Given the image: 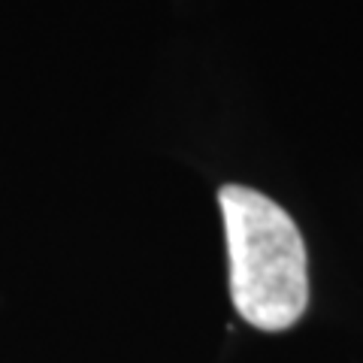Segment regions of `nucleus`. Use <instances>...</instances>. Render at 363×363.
Returning <instances> with one entry per match:
<instances>
[{
	"label": "nucleus",
	"instance_id": "obj_1",
	"mask_svg": "<svg viewBox=\"0 0 363 363\" xmlns=\"http://www.w3.org/2000/svg\"><path fill=\"white\" fill-rule=\"evenodd\" d=\"M218 206L236 312L257 330H288L309 303L306 245L297 224L279 203L242 185H224Z\"/></svg>",
	"mask_w": 363,
	"mask_h": 363
}]
</instances>
